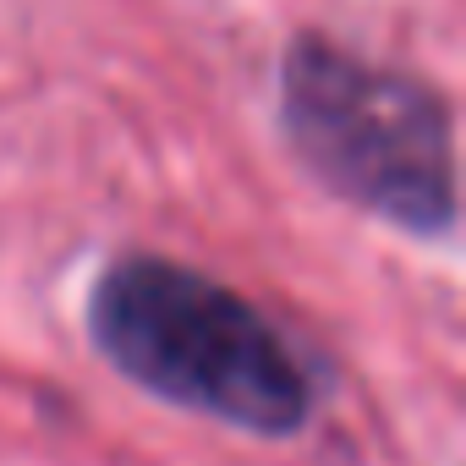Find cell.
<instances>
[{
	"mask_svg": "<svg viewBox=\"0 0 466 466\" xmlns=\"http://www.w3.org/2000/svg\"><path fill=\"white\" fill-rule=\"evenodd\" d=\"M99 357L137 390L225 428L286 439L313 417V373L230 286L176 258H121L88 291Z\"/></svg>",
	"mask_w": 466,
	"mask_h": 466,
	"instance_id": "6da1fadb",
	"label": "cell"
},
{
	"mask_svg": "<svg viewBox=\"0 0 466 466\" xmlns=\"http://www.w3.org/2000/svg\"><path fill=\"white\" fill-rule=\"evenodd\" d=\"M280 127L335 198L422 242L455 237V121L428 83L302 34L280 61Z\"/></svg>",
	"mask_w": 466,
	"mask_h": 466,
	"instance_id": "7a4b0ae2",
	"label": "cell"
}]
</instances>
